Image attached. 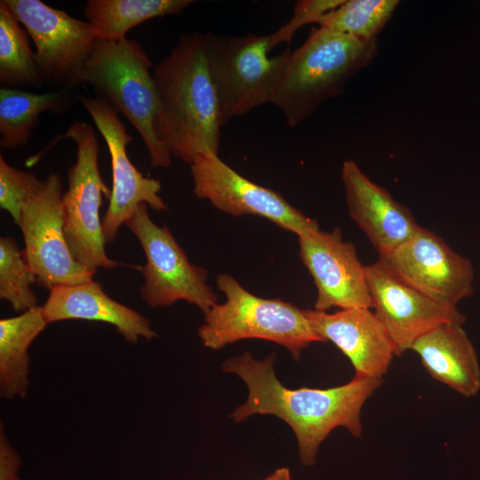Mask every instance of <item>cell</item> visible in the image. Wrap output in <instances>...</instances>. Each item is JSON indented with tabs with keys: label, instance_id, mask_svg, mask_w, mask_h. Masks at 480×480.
Masks as SVG:
<instances>
[{
	"label": "cell",
	"instance_id": "obj_1",
	"mask_svg": "<svg viewBox=\"0 0 480 480\" xmlns=\"http://www.w3.org/2000/svg\"><path fill=\"white\" fill-rule=\"evenodd\" d=\"M275 354L257 360L248 352L222 363L225 372L241 378L248 388L246 401L230 417L239 422L254 414H271L292 429L300 459L313 465L322 442L338 427L361 437V411L364 403L382 383V379L356 377L330 388H285L274 370Z\"/></svg>",
	"mask_w": 480,
	"mask_h": 480
},
{
	"label": "cell",
	"instance_id": "obj_2",
	"mask_svg": "<svg viewBox=\"0 0 480 480\" xmlns=\"http://www.w3.org/2000/svg\"><path fill=\"white\" fill-rule=\"evenodd\" d=\"M157 96V136L163 146L191 164L204 153L217 154L222 122L206 33H184L153 67Z\"/></svg>",
	"mask_w": 480,
	"mask_h": 480
},
{
	"label": "cell",
	"instance_id": "obj_3",
	"mask_svg": "<svg viewBox=\"0 0 480 480\" xmlns=\"http://www.w3.org/2000/svg\"><path fill=\"white\" fill-rule=\"evenodd\" d=\"M378 41L312 28L283 68L271 103L295 127L340 95L347 83L376 57Z\"/></svg>",
	"mask_w": 480,
	"mask_h": 480
},
{
	"label": "cell",
	"instance_id": "obj_4",
	"mask_svg": "<svg viewBox=\"0 0 480 480\" xmlns=\"http://www.w3.org/2000/svg\"><path fill=\"white\" fill-rule=\"evenodd\" d=\"M153 63L142 46L126 37L99 41L77 75L76 84H89L134 126L142 139L151 164L167 168L170 152L157 131V96Z\"/></svg>",
	"mask_w": 480,
	"mask_h": 480
},
{
	"label": "cell",
	"instance_id": "obj_5",
	"mask_svg": "<svg viewBox=\"0 0 480 480\" xmlns=\"http://www.w3.org/2000/svg\"><path fill=\"white\" fill-rule=\"evenodd\" d=\"M216 284L226 300L215 304L198 329L203 345L220 349L245 339H260L285 348L295 360L314 342H324L314 332L303 309L280 299L258 297L232 276H217Z\"/></svg>",
	"mask_w": 480,
	"mask_h": 480
},
{
	"label": "cell",
	"instance_id": "obj_6",
	"mask_svg": "<svg viewBox=\"0 0 480 480\" xmlns=\"http://www.w3.org/2000/svg\"><path fill=\"white\" fill-rule=\"evenodd\" d=\"M209 62L217 87L222 122L271 103L290 49L269 57V35L229 36L205 32Z\"/></svg>",
	"mask_w": 480,
	"mask_h": 480
},
{
	"label": "cell",
	"instance_id": "obj_7",
	"mask_svg": "<svg viewBox=\"0 0 480 480\" xmlns=\"http://www.w3.org/2000/svg\"><path fill=\"white\" fill-rule=\"evenodd\" d=\"M60 138L76 145V161L69 169L68 188L62 196L64 232L74 259L84 268H114L119 263L105 251L100 217L102 196L110 197L111 188L99 170V142L92 126L73 122Z\"/></svg>",
	"mask_w": 480,
	"mask_h": 480
},
{
	"label": "cell",
	"instance_id": "obj_8",
	"mask_svg": "<svg viewBox=\"0 0 480 480\" xmlns=\"http://www.w3.org/2000/svg\"><path fill=\"white\" fill-rule=\"evenodd\" d=\"M125 225L139 240L146 256L140 292L148 306L166 307L182 300L196 305L205 315L217 304V294L207 284V270L188 260L169 228L160 227L151 220L146 204L138 206Z\"/></svg>",
	"mask_w": 480,
	"mask_h": 480
},
{
	"label": "cell",
	"instance_id": "obj_9",
	"mask_svg": "<svg viewBox=\"0 0 480 480\" xmlns=\"http://www.w3.org/2000/svg\"><path fill=\"white\" fill-rule=\"evenodd\" d=\"M62 179L51 172L25 203L20 228L24 258L36 282L49 291L92 280L96 271L81 266L72 256L65 232L62 211Z\"/></svg>",
	"mask_w": 480,
	"mask_h": 480
},
{
	"label": "cell",
	"instance_id": "obj_10",
	"mask_svg": "<svg viewBox=\"0 0 480 480\" xmlns=\"http://www.w3.org/2000/svg\"><path fill=\"white\" fill-rule=\"evenodd\" d=\"M194 193L218 210L233 216L257 215L299 236L319 225L290 204L279 193L251 181L224 163L217 154L204 153L190 164Z\"/></svg>",
	"mask_w": 480,
	"mask_h": 480
},
{
	"label": "cell",
	"instance_id": "obj_11",
	"mask_svg": "<svg viewBox=\"0 0 480 480\" xmlns=\"http://www.w3.org/2000/svg\"><path fill=\"white\" fill-rule=\"evenodd\" d=\"M4 1L35 43V59L44 83L76 84L98 42L95 28L40 0Z\"/></svg>",
	"mask_w": 480,
	"mask_h": 480
},
{
	"label": "cell",
	"instance_id": "obj_12",
	"mask_svg": "<svg viewBox=\"0 0 480 480\" xmlns=\"http://www.w3.org/2000/svg\"><path fill=\"white\" fill-rule=\"evenodd\" d=\"M379 261L410 286L449 307H457L475 292L471 260L423 227L392 252L379 256Z\"/></svg>",
	"mask_w": 480,
	"mask_h": 480
},
{
	"label": "cell",
	"instance_id": "obj_13",
	"mask_svg": "<svg viewBox=\"0 0 480 480\" xmlns=\"http://www.w3.org/2000/svg\"><path fill=\"white\" fill-rule=\"evenodd\" d=\"M81 104L92 118L108 148L112 166V188L108 207L101 220L107 242L115 240L120 227L132 217L140 204L155 211L167 209L159 196L158 180L144 176L128 157L126 148L132 141L117 111L106 100L80 96Z\"/></svg>",
	"mask_w": 480,
	"mask_h": 480
},
{
	"label": "cell",
	"instance_id": "obj_14",
	"mask_svg": "<svg viewBox=\"0 0 480 480\" xmlns=\"http://www.w3.org/2000/svg\"><path fill=\"white\" fill-rule=\"evenodd\" d=\"M298 242L300 260L316 288L314 309L372 308L365 266L356 246L343 240L340 228L317 229L299 236Z\"/></svg>",
	"mask_w": 480,
	"mask_h": 480
},
{
	"label": "cell",
	"instance_id": "obj_15",
	"mask_svg": "<svg viewBox=\"0 0 480 480\" xmlns=\"http://www.w3.org/2000/svg\"><path fill=\"white\" fill-rule=\"evenodd\" d=\"M372 308L386 328L396 356L411 350L412 344L436 326L462 324L466 316L457 307L441 304L410 286L379 260L365 266Z\"/></svg>",
	"mask_w": 480,
	"mask_h": 480
},
{
	"label": "cell",
	"instance_id": "obj_16",
	"mask_svg": "<svg viewBox=\"0 0 480 480\" xmlns=\"http://www.w3.org/2000/svg\"><path fill=\"white\" fill-rule=\"evenodd\" d=\"M341 180L348 214L379 256L392 252L420 228L411 210L372 181L354 160L343 163Z\"/></svg>",
	"mask_w": 480,
	"mask_h": 480
},
{
	"label": "cell",
	"instance_id": "obj_17",
	"mask_svg": "<svg viewBox=\"0 0 480 480\" xmlns=\"http://www.w3.org/2000/svg\"><path fill=\"white\" fill-rule=\"evenodd\" d=\"M314 332L332 342L351 362L356 377L382 379L396 356L393 342L371 308L333 313L303 309Z\"/></svg>",
	"mask_w": 480,
	"mask_h": 480
},
{
	"label": "cell",
	"instance_id": "obj_18",
	"mask_svg": "<svg viewBox=\"0 0 480 480\" xmlns=\"http://www.w3.org/2000/svg\"><path fill=\"white\" fill-rule=\"evenodd\" d=\"M42 308L48 324L72 319L103 322L115 326L130 343L156 336L148 319L110 298L93 280L52 288Z\"/></svg>",
	"mask_w": 480,
	"mask_h": 480
},
{
	"label": "cell",
	"instance_id": "obj_19",
	"mask_svg": "<svg viewBox=\"0 0 480 480\" xmlns=\"http://www.w3.org/2000/svg\"><path fill=\"white\" fill-rule=\"evenodd\" d=\"M430 376L464 397L480 391V364L462 324L443 323L412 346Z\"/></svg>",
	"mask_w": 480,
	"mask_h": 480
},
{
	"label": "cell",
	"instance_id": "obj_20",
	"mask_svg": "<svg viewBox=\"0 0 480 480\" xmlns=\"http://www.w3.org/2000/svg\"><path fill=\"white\" fill-rule=\"evenodd\" d=\"M47 325L42 306L0 320V393L3 398L26 396L28 348Z\"/></svg>",
	"mask_w": 480,
	"mask_h": 480
},
{
	"label": "cell",
	"instance_id": "obj_21",
	"mask_svg": "<svg viewBox=\"0 0 480 480\" xmlns=\"http://www.w3.org/2000/svg\"><path fill=\"white\" fill-rule=\"evenodd\" d=\"M191 0H89L85 17L96 29L99 41H119L130 29L156 17L180 14Z\"/></svg>",
	"mask_w": 480,
	"mask_h": 480
},
{
	"label": "cell",
	"instance_id": "obj_22",
	"mask_svg": "<svg viewBox=\"0 0 480 480\" xmlns=\"http://www.w3.org/2000/svg\"><path fill=\"white\" fill-rule=\"evenodd\" d=\"M69 98L68 90L34 93L16 88L0 89V146L17 148L28 143L41 114L60 111Z\"/></svg>",
	"mask_w": 480,
	"mask_h": 480
},
{
	"label": "cell",
	"instance_id": "obj_23",
	"mask_svg": "<svg viewBox=\"0 0 480 480\" xmlns=\"http://www.w3.org/2000/svg\"><path fill=\"white\" fill-rule=\"evenodd\" d=\"M28 32L5 3L0 1V82L39 87L44 84L29 46Z\"/></svg>",
	"mask_w": 480,
	"mask_h": 480
},
{
	"label": "cell",
	"instance_id": "obj_24",
	"mask_svg": "<svg viewBox=\"0 0 480 480\" xmlns=\"http://www.w3.org/2000/svg\"><path fill=\"white\" fill-rule=\"evenodd\" d=\"M398 4L397 0H344L324 14L317 24L362 40H376Z\"/></svg>",
	"mask_w": 480,
	"mask_h": 480
},
{
	"label": "cell",
	"instance_id": "obj_25",
	"mask_svg": "<svg viewBox=\"0 0 480 480\" xmlns=\"http://www.w3.org/2000/svg\"><path fill=\"white\" fill-rule=\"evenodd\" d=\"M36 276L12 236L0 238V298L15 311L25 312L37 307L32 289Z\"/></svg>",
	"mask_w": 480,
	"mask_h": 480
},
{
	"label": "cell",
	"instance_id": "obj_26",
	"mask_svg": "<svg viewBox=\"0 0 480 480\" xmlns=\"http://www.w3.org/2000/svg\"><path fill=\"white\" fill-rule=\"evenodd\" d=\"M42 182L34 173L11 166L0 156V207L12 216L18 227L25 203Z\"/></svg>",
	"mask_w": 480,
	"mask_h": 480
},
{
	"label": "cell",
	"instance_id": "obj_27",
	"mask_svg": "<svg viewBox=\"0 0 480 480\" xmlns=\"http://www.w3.org/2000/svg\"><path fill=\"white\" fill-rule=\"evenodd\" d=\"M344 0H300L294 4L293 15L285 25L269 34L273 50L282 43L289 44L295 32L302 26L317 23L327 12L337 8Z\"/></svg>",
	"mask_w": 480,
	"mask_h": 480
},
{
	"label": "cell",
	"instance_id": "obj_28",
	"mask_svg": "<svg viewBox=\"0 0 480 480\" xmlns=\"http://www.w3.org/2000/svg\"><path fill=\"white\" fill-rule=\"evenodd\" d=\"M1 426L0 433V480H20L19 470L20 457L8 442Z\"/></svg>",
	"mask_w": 480,
	"mask_h": 480
},
{
	"label": "cell",
	"instance_id": "obj_29",
	"mask_svg": "<svg viewBox=\"0 0 480 480\" xmlns=\"http://www.w3.org/2000/svg\"><path fill=\"white\" fill-rule=\"evenodd\" d=\"M264 480H292L290 470L287 468H280L274 471Z\"/></svg>",
	"mask_w": 480,
	"mask_h": 480
}]
</instances>
